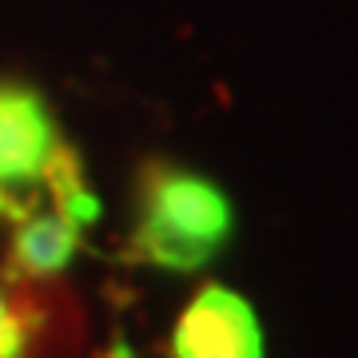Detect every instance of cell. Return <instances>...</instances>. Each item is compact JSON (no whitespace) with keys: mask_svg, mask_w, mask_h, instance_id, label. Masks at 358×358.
<instances>
[{"mask_svg":"<svg viewBox=\"0 0 358 358\" xmlns=\"http://www.w3.org/2000/svg\"><path fill=\"white\" fill-rule=\"evenodd\" d=\"M227 223V203L211 183L183 171H159L143 195L140 243L155 263L192 271L219 251Z\"/></svg>","mask_w":358,"mask_h":358,"instance_id":"obj_1","label":"cell"},{"mask_svg":"<svg viewBox=\"0 0 358 358\" xmlns=\"http://www.w3.org/2000/svg\"><path fill=\"white\" fill-rule=\"evenodd\" d=\"M179 358H263L255 310L239 294L207 287L176 327Z\"/></svg>","mask_w":358,"mask_h":358,"instance_id":"obj_2","label":"cell"},{"mask_svg":"<svg viewBox=\"0 0 358 358\" xmlns=\"http://www.w3.org/2000/svg\"><path fill=\"white\" fill-rule=\"evenodd\" d=\"M52 164V124L24 88H0V211Z\"/></svg>","mask_w":358,"mask_h":358,"instance_id":"obj_3","label":"cell"},{"mask_svg":"<svg viewBox=\"0 0 358 358\" xmlns=\"http://www.w3.org/2000/svg\"><path fill=\"white\" fill-rule=\"evenodd\" d=\"M72 251H76V223H68L64 215L32 219V223L16 235V263H20L28 275L64 271Z\"/></svg>","mask_w":358,"mask_h":358,"instance_id":"obj_4","label":"cell"},{"mask_svg":"<svg viewBox=\"0 0 358 358\" xmlns=\"http://www.w3.org/2000/svg\"><path fill=\"white\" fill-rule=\"evenodd\" d=\"M0 358H24V327L4 294H0Z\"/></svg>","mask_w":358,"mask_h":358,"instance_id":"obj_5","label":"cell"}]
</instances>
